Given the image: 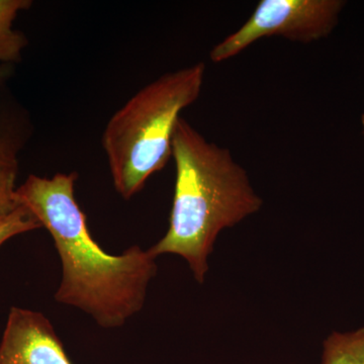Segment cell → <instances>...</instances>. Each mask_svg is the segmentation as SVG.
I'll list each match as a JSON object with an SVG mask.
<instances>
[{
    "mask_svg": "<svg viewBox=\"0 0 364 364\" xmlns=\"http://www.w3.org/2000/svg\"><path fill=\"white\" fill-rule=\"evenodd\" d=\"M322 364H364V328L332 333L324 342Z\"/></svg>",
    "mask_w": 364,
    "mask_h": 364,
    "instance_id": "52a82bcc",
    "label": "cell"
},
{
    "mask_svg": "<svg viewBox=\"0 0 364 364\" xmlns=\"http://www.w3.org/2000/svg\"><path fill=\"white\" fill-rule=\"evenodd\" d=\"M42 228L28 208L21 205L16 212L0 223V247L18 235Z\"/></svg>",
    "mask_w": 364,
    "mask_h": 364,
    "instance_id": "9c48e42d",
    "label": "cell"
},
{
    "mask_svg": "<svg viewBox=\"0 0 364 364\" xmlns=\"http://www.w3.org/2000/svg\"><path fill=\"white\" fill-rule=\"evenodd\" d=\"M172 157L176 179L169 228L148 251L154 258L181 256L203 284L218 235L258 212L262 200L230 150L208 141L182 117L174 131Z\"/></svg>",
    "mask_w": 364,
    "mask_h": 364,
    "instance_id": "7a4b0ae2",
    "label": "cell"
},
{
    "mask_svg": "<svg viewBox=\"0 0 364 364\" xmlns=\"http://www.w3.org/2000/svg\"><path fill=\"white\" fill-rule=\"evenodd\" d=\"M203 62L169 72L144 86L114 112L102 146L114 188L130 200L172 157V141L181 114L195 104L205 80Z\"/></svg>",
    "mask_w": 364,
    "mask_h": 364,
    "instance_id": "3957f363",
    "label": "cell"
},
{
    "mask_svg": "<svg viewBox=\"0 0 364 364\" xmlns=\"http://www.w3.org/2000/svg\"><path fill=\"white\" fill-rule=\"evenodd\" d=\"M0 364H73L49 318L13 306L0 342Z\"/></svg>",
    "mask_w": 364,
    "mask_h": 364,
    "instance_id": "5b68a950",
    "label": "cell"
},
{
    "mask_svg": "<svg viewBox=\"0 0 364 364\" xmlns=\"http://www.w3.org/2000/svg\"><path fill=\"white\" fill-rule=\"evenodd\" d=\"M11 75L9 67L6 65H0V85H4V81Z\"/></svg>",
    "mask_w": 364,
    "mask_h": 364,
    "instance_id": "8fae6325",
    "label": "cell"
},
{
    "mask_svg": "<svg viewBox=\"0 0 364 364\" xmlns=\"http://www.w3.org/2000/svg\"><path fill=\"white\" fill-rule=\"evenodd\" d=\"M77 174L51 178L31 174L16 188L21 205L51 234L62 263L55 299L88 314L100 327H121L142 310L157 265L149 251L132 246L121 255L105 252L91 236L74 196Z\"/></svg>",
    "mask_w": 364,
    "mask_h": 364,
    "instance_id": "6da1fadb",
    "label": "cell"
},
{
    "mask_svg": "<svg viewBox=\"0 0 364 364\" xmlns=\"http://www.w3.org/2000/svg\"><path fill=\"white\" fill-rule=\"evenodd\" d=\"M341 0H261L252 16L210 53L214 63L234 58L263 38L316 42L328 37L338 23Z\"/></svg>",
    "mask_w": 364,
    "mask_h": 364,
    "instance_id": "277c9868",
    "label": "cell"
},
{
    "mask_svg": "<svg viewBox=\"0 0 364 364\" xmlns=\"http://www.w3.org/2000/svg\"><path fill=\"white\" fill-rule=\"evenodd\" d=\"M21 141L13 122L0 109V168L18 167V151Z\"/></svg>",
    "mask_w": 364,
    "mask_h": 364,
    "instance_id": "ba28073f",
    "label": "cell"
},
{
    "mask_svg": "<svg viewBox=\"0 0 364 364\" xmlns=\"http://www.w3.org/2000/svg\"><path fill=\"white\" fill-rule=\"evenodd\" d=\"M31 0H0V62L16 63L28 45L23 33L14 30L13 23L21 11L30 9Z\"/></svg>",
    "mask_w": 364,
    "mask_h": 364,
    "instance_id": "8992f818",
    "label": "cell"
},
{
    "mask_svg": "<svg viewBox=\"0 0 364 364\" xmlns=\"http://www.w3.org/2000/svg\"><path fill=\"white\" fill-rule=\"evenodd\" d=\"M18 167L0 168V223L21 207L16 196Z\"/></svg>",
    "mask_w": 364,
    "mask_h": 364,
    "instance_id": "30bf717a",
    "label": "cell"
},
{
    "mask_svg": "<svg viewBox=\"0 0 364 364\" xmlns=\"http://www.w3.org/2000/svg\"><path fill=\"white\" fill-rule=\"evenodd\" d=\"M361 126H363V134L364 139V114H363V117H361Z\"/></svg>",
    "mask_w": 364,
    "mask_h": 364,
    "instance_id": "7c38bea8",
    "label": "cell"
}]
</instances>
